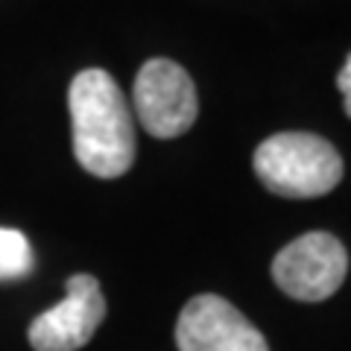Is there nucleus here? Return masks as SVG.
<instances>
[{
    "instance_id": "1",
    "label": "nucleus",
    "mask_w": 351,
    "mask_h": 351,
    "mask_svg": "<svg viewBox=\"0 0 351 351\" xmlns=\"http://www.w3.org/2000/svg\"><path fill=\"white\" fill-rule=\"evenodd\" d=\"M73 156L97 179H117L135 161V120L120 85L100 68L73 76L68 91Z\"/></svg>"
},
{
    "instance_id": "2",
    "label": "nucleus",
    "mask_w": 351,
    "mask_h": 351,
    "mask_svg": "<svg viewBox=\"0 0 351 351\" xmlns=\"http://www.w3.org/2000/svg\"><path fill=\"white\" fill-rule=\"evenodd\" d=\"M255 173L263 188L287 199L331 193L343 179V158L311 132H278L255 149Z\"/></svg>"
},
{
    "instance_id": "3",
    "label": "nucleus",
    "mask_w": 351,
    "mask_h": 351,
    "mask_svg": "<svg viewBox=\"0 0 351 351\" xmlns=\"http://www.w3.org/2000/svg\"><path fill=\"white\" fill-rule=\"evenodd\" d=\"M135 114L152 138L184 135L196 114L199 100L188 71L170 59H149L135 76Z\"/></svg>"
},
{
    "instance_id": "4",
    "label": "nucleus",
    "mask_w": 351,
    "mask_h": 351,
    "mask_svg": "<svg viewBox=\"0 0 351 351\" xmlns=\"http://www.w3.org/2000/svg\"><path fill=\"white\" fill-rule=\"evenodd\" d=\"M348 272V255L343 243L328 232H311L295 237L272 261V278L278 287L299 302H325L339 290Z\"/></svg>"
},
{
    "instance_id": "5",
    "label": "nucleus",
    "mask_w": 351,
    "mask_h": 351,
    "mask_svg": "<svg viewBox=\"0 0 351 351\" xmlns=\"http://www.w3.org/2000/svg\"><path fill=\"white\" fill-rule=\"evenodd\" d=\"M106 319V295L100 281L85 272L68 278L64 299L29 322V346L36 351H80L91 343Z\"/></svg>"
},
{
    "instance_id": "6",
    "label": "nucleus",
    "mask_w": 351,
    "mask_h": 351,
    "mask_svg": "<svg viewBox=\"0 0 351 351\" xmlns=\"http://www.w3.org/2000/svg\"><path fill=\"white\" fill-rule=\"evenodd\" d=\"M179 351H269L267 339L223 295L202 293L184 304L176 322Z\"/></svg>"
},
{
    "instance_id": "7",
    "label": "nucleus",
    "mask_w": 351,
    "mask_h": 351,
    "mask_svg": "<svg viewBox=\"0 0 351 351\" xmlns=\"http://www.w3.org/2000/svg\"><path fill=\"white\" fill-rule=\"evenodd\" d=\"M32 246L24 232L0 226V281H18L32 272Z\"/></svg>"
},
{
    "instance_id": "8",
    "label": "nucleus",
    "mask_w": 351,
    "mask_h": 351,
    "mask_svg": "<svg viewBox=\"0 0 351 351\" xmlns=\"http://www.w3.org/2000/svg\"><path fill=\"white\" fill-rule=\"evenodd\" d=\"M337 88H339V94H343L346 114L351 117V53H348V59H346V64H343V71L337 73Z\"/></svg>"
}]
</instances>
